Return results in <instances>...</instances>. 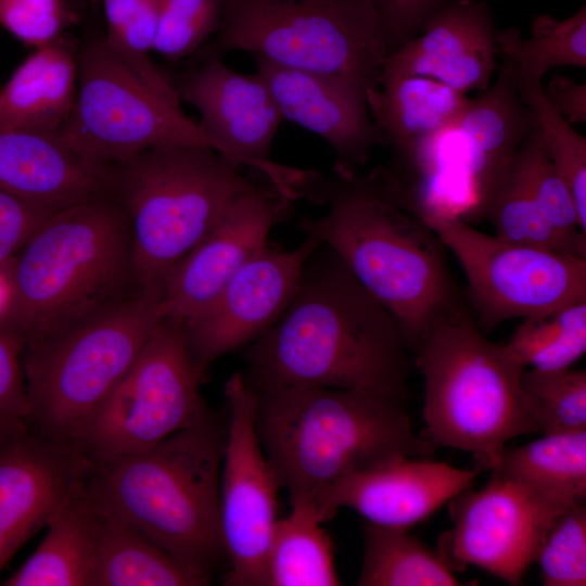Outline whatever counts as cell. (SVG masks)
I'll return each mask as SVG.
<instances>
[{
  "label": "cell",
  "mask_w": 586,
  "mask_h": 586,
  "mask_svg": "<svg viewBox=\"0 0 586 586\" xmlns=\"http://www.w3.org/2000/svg\"><path fill=\"white\" fill-rule=\"evenodd\" d=\"M204 374L183 323L163 318L93 419L79 451L91 461L141 451L200 421L211 410L200 391Z\"/></svg>",
  "instance_id": "obj_11"
},
{
  "label": "cell",
  "mask_w": 586,
  "mask_h": 586,
  "mask_svg": "<svg viewBox=\"0 0 586 586\" xmlns=\"http://www.w3.org/2000/svg\"><path fill=\"white\" fill-rule=\"evenodd\" d=\"M232 50L367 90L379 86L388 55L374 0H225L219 28L199 52Z\"/></svg>",
  "instance_id": "obj_9"
},
{
  "label": "cell",
  "mask_w": 586,
  "mask_h": 586,
  "mask_svg": "<svg viewBox=\"0 0 586 586\" xmlns=\"http://www.w3.org/2000/svg\"><path fill=\"white\" fill-rule=\"evenodd\" d=\"M198 62L170 79L180 101L194 106L211 148L228 163L262 173L290 201L304 198L314 170L270 158L281 112L264 79L225 64L217 52H199Z\"/></svg>",
  "instance_id": "obj_13"
},
{
  "label": "cell",
  "mask_w": 586,
  "mask_h": 586,
  "mask_svg": "<svg viewBox=\"0 0 586 586\" xmlns=\"http://www.w3.org/2000/svg\"><path fill=\"white\" fill-rule=\"evenodd\" d=\"M112 168L111 194L128 220L138 288L158 291L232 204L260 183L202 145L154 148Z\"/></svg>",
  "instance_id": "obj_7"
},
{
  "label": "cell",
  "mask_w": 586,
  "mask_h": 586,
  "mask_svg": "<svg viewBox=\"0 0 586 586\" xmlns=\"http://www.w3.org/2000/svg\"><path fill=\"white\" fill-rule=\"evenodd\" d=\"M419 218L461 266L467 305L484 333L509 319L586 301V259L511 243L447 214Z\"/></svg>",
  "instance_id": "obj_12"
},
{
  "label": "cell",
  "mask_w": 586,
  "mask_h": 586,
  "mask_svg": "<svg viewBox=\"0 0 586 586\" xmlns=\"http://www.w3.org/2000/svg\"><path fill=\"white\" fill-rule=\"evenodd\" d=\"M443 2L444 0H374L388 55L416 37Z\"/></svg>",
  "instance_id": "obj_41"
},
{
  "label": "cell",
  "mask_w": 586,
  "mask_h": 586,
  "mask_svg": "<svg viewBox=\"0 0 586 586\" xmlns=\"http://www.w3.org/2000/svg\"><path fill=\"white\" fill-rule=\"evenodd\" d=\"M77 20L69 0H0V25L36 49L63 37Z\"/></svg>",
  "instance_id": "obj_39"
},
{
  "label": "cell",
  "mask_w": 586,
  "mask_h": 586,
  "mask_svg": "<svg viewBox=\"0 0 586 586\" xmlns=\"http://www.w3.org/2000/svg\"><path fill=\"white\" fill-rule=\"evenodd\" d=\"M496 30L492 10L484 1L444 0L420 33L386 58L380 82L422 76L464 94L483 92L489 87L499 55Z\"/></svg>",
  "instance_id": "obj_21"
},
{
  "label": "cell",
  "mask_w": 586,
  "mask_h": 586,
  "mask_svg": "<svg viewBox=\"0 0 586 586\" xmlns=\"http://www.w3.org/2000/svg\"><path fill=\"white\" fill-rule=\"evenodd\" d=\"M227 431L219 483L227 586H267V555L278 521L276 475L255 429L256 392L243 373L225 385Z\"/></svg>",
  "instance_id": "obj_14"
},
{
  "label": "cell",
  "mask_w": 586,
  "mask_h": 586,
  "mask_svg": "<svg viewBox=\"0 0 586 586\" xmlns=\"http://www.w3.org/2000/svg\"><path fill=\"white\" fill-rule=\"evenodd\" d=\"M244 359L243 375L256 393L321 386L405 405L413 365L397 321L322 243L281 316L247 345Z\"/></svg>",
  "instance_id": "obj_1"
},
{
  "label": "cell",
  "mask_w": 586,
  "mask_h": 586,
  "mask_svg": "<svg viewBox=\"0 0 586 586\" xmlns=\"http://www.w3.org/2000/svg\"><path fill=\"white\" fill-rule=\"evenodd\" d=\"M479 473L428 457H396L340 481L317 511L323 523L349 508L366 522L409 528L471 487Z\"/></svg>",
  "instance_id": "obj_20"
},
{
  "label": "cell",
  "mask_w": 586,
  "mask_h": 586,
  "mask_svg": "<svg viewBox=\"0 0 586 586\" xmlns=\"http://www.w3.org/2000/svg\"><path fill=\"white\" fill-rule=\"evenodd\" d=\"M95 515L97 558L93 586H203L209 584L207 579L187 569L136 527L98 510H95Z\"/></svg>",
  "instance_id": "obj_27"
},
{
  "label": "cell",
  "mask_w": 586,
  "mask_h": 586,
  "mask_svg": "<svg viewBox=\"0 0 586 586\" xmlns=\"http://www.w3.org/2000/svg\"><path fill=\"white\" fill-rule=\"evenodd\" d=\"M469 98L428 77L384 79L367 90L368 110L392 152L381 166L398 180L416 175L438 140L451 130Z\"/></svg>",
  "instance_id": "obj_23"
},
{
  "label": "cell",
  "mask_w": 586,
  "mask_h": 586,
  "mask_svg": "<svg viewBox=\"0 0 586 586\" xmlns=\"http://www.w3.org/2000/svg\"><path fill=\"white\" fill-rule=\"evenodd\" d=\"M256 395V433L290 501L317 509L333 486L358 471L433 451L432 442L413 431L406 405L391 398L321 386Z\"/></svg>",
  "instance_id": "obj_4"
},
{
  "label": "cell",
  "mask_w": 586,
  "mask_h": 586,
  "mask_svg": "<svg viewBox=\"0 0 586 586\" xmlns=\"http://www.w3.org/2000/svg\"><path fill=\"white\" fill-rule=\"evenodd\" d=\"M252 56L256 73L268 86L282 118L327 141L337 156L335 164L358 169L368 162L374 146L384 144L369 114L366 88Z\"/></svg>",
  "instance_id": "obj_22"
},
{
  "label": "cell",
  "mask_w": 586,
  "mask_h": 586,
  "mask_svg": "<svg viewBox=\"0 0 586 586\" xmlns=\"http://www.w3.org/2000/svg\"><path fill=\"white\" fill-rule=\"evenodd\" d=\"M51 213L0 189V266L12 260Z\"/></svg>",
  "instance_id": "obj_42"
},
{
  "label": "cell",
  "mask_w": 586,
  "mask_h": 586,
  "mask_svg": "<svg viewBox=\"0 0 586 586\" xmlns=\"http://www.w3.org/2000/svg\"><path fill=\"white\" fill-rule=\"evenodd\" d=\"M521 390L540 434L586 430V371L539 370L521 373Z\"/></svg>",
  "instance_id": "obj_36"
},
{
  "label": "cell",
  "mask_w": 586,
  "mask_h": 586,
  "mask_svg": "<svg viewBox=\"0 0 586 586\" xmlns=\"http://www.w3.org/2000/svg\"><path fill=\"white\" fill-rule=\"evenodd\" d=\"M163 318L161 291L139 289L85 320L26 342L22 362L29 430L79 450Z\"/></svg>",
  "instance_id": "obj_6"
},
{
  "label": "cell",
  "mask_w": 586,
  "mask_h": 586,
  "mask_svg": "<svg viewBox=\"0 0 586 586\" xmlns=\"http://www.w3.org/2000/svg\"><path fill=\"white\" fill-rule=\"evenodd\" d=\"M10 263L0 266V323H5L12 298Z\"/></svg>",
  "instance_id": "obj_45"
},
{
  "label": "cell",
  "mask_w": 586,
  "mask_h": 586,
  "mask_svg": "<svg viewBox=\"0 0 586 586\" xmlns=\"http://www.w3.org/2000/svg\"><path fill=\"white\" fill-rule=\"evenodd\" d=\"M112 166L92 163L60 135L0 129V189L49 212L111 194Z\"/></svg>",
  "instance_id": "obj_24"
},
{
  "label": "cell",
  "mask_w": 586,
  "mask_h": 586,
  "mask_svg": "<svg viewBox=\"0 0 586 586\" xmlns=\"http://www.w3.org/2000/svg\"><path fill=\"white\" fill-rule=\"evenodd\" d=\"M59 135L81 156L102 166L160 146L211 148L199 123L181 110L179 99L141 79L104 35L78 48L75 101Z\"/></svg>",
  "instance_id": "obj_10"
},
{
  "label": "cell",
  "mask_w": 586,
  "mask_h": 586,
  "mask_svg": "<svg viewBox=\"0 0 586 586\" xmlns=\"http://www.w3.org/2000/svg\"><path fill=\"white\" fill-rule=\"evenodd\" d=\"M485 219L501 240L586 259L550 225L512 164L487 205Z\"/></svg>",
  "instance_id": "obj_35"
},
{
  "label": "cell",
  "mask_w": 586,
  "mask_h": 586,
  "mask_svg": "<svg viewBox=\"0 0 586 586\" xmlns=\"http://www.w3.org/2000/svg\"><path fill=\"white\" fill-rule=\"evenodd\" d=\"M90 461L28 429L0 448V573L84 488Z\"/></svg>",
  "instance_id": "obj_18"
},
{
  "label": "cell",
  "mask_w": 586,
  "mask_h": 586,
  "mask_svg": "<svg viewBox=\"0 0 586 586\" xmlns=\"http://www.w3.org/2000/svg\"><path fill=\"white\" fill-rule=\"evenodd\" d=\"M225 0H160L153 51L169 62L195 55L217 33Z\"/></svg>",
  "instance_id": "obj_37"
},
{
  "label": "cell",
  "mask_w": 586,
  "mask_h": 586,
  "mask_svg": "<svg viewBox=\"0 0 586 586\" xmlns=\"http://www.w3.org/2000/svg\"><path fill=\"white\" fill-rule=\"evenodd\" d=\"M47 533L4 586H93L97 515L84 488L47 525Z\"/></svg>",
  "instance_id": "obj_26"
},
{
  "label": "cell",
  "mask_w": 586,
  "mask_h": 586,
  "mask_svg": "<svg viewBox=\"0 0 586 586\" xmlns=\"http://www.w3.org/2000/svg\"><path fill=\"white\" fill-rule=\"evenodd\" d=\"M77 53L64 35L28 55L0 90V129L59 135L75 101Z\"/></svg>",
  "instance_id": "obj_25"
},
{
  "label": "cell",
  "mask_w": 586,
  "mask_h": 586,
  "mask_svg": "<svg viewBox=\"0 0 586 586\" xmlns=\"http://www.w3.org/2000/svg\"><path fill=\"white\" fill-rule=\"evenodd\" d=\"M28 429V426H17L0 430V448L16 433L22 430Z\"/></svg>",
  "instance_id": "obj_46"
},
{
  "label": "cell",
  "mask_w": 586,
  "mask_h": 586,
  "mask_svg": "<svg viewBox=\"0 0 586 586\" xmlns=\"http://www.w3.org/2000/svg\"><path fill=\"white\" fill-rule=\"evenodd\" d=\"M545 586L586 585V505L563 511L546 534L535 561Z\"/></svg>",
  "instance_id": "obj_38"
},
{
  "label": "cell",
  "mask_w": 586,
  "mask_h": 586,
  "mask_svg": "<svg viewBox=\"0 0 586 586\" xmlns=\"http://www.w3.org/2000/svg\"><path fill=\"white\" fill-rule=\"evenodd\" d=\"M305 198L327 212L302 221L394 317L413 354L434 328L468 307L446 246L421 218L386 198L371 176L334 165L315 173Z\"/></svg>",
  "instance_id": "obj_2"
},
{
  "label": "cell",
  "mask_w": 586,
  "mask_h": 586,
  "mask_svg": "<svg viewBox=\"0 0 586 586\" xmlns=\"http://www.w3.org/2000/svg\"><path fill=\"white\" fill-rule=\"evenodd\" d=\"M106 21V34L118 31L135 12L139 0H102Z\"/></svg>",
  "instance_id": "obj_44"
},
{
  "label": "cell",
  "mask_w": 586,
  "mask_h": 586,
  "mask_svg": "<svg viewBox=\"0 0 586 586\" xmlns=\"http://www.w3.org/2000/svg\"><path fill=\"white\" fill-rule=\"evenodd\" d=\"M5 323L25 341L68 328L139 290L127 217L112 194L49 214L10 263Z\"/></svg>",
  "instance_id": "obj_5"
},
{
  "label": "cell",
  "mask_w": 586,
  "mask_h": 586,
  "mask_svg": "<svg viewBox=\"0 0 586 586\" xmlns=\"http://www.w3.org/2000/svg\"><path fill=\"white\" fill-rule=\"evenodd\" d=\"M498 53L518 73L542 80L553 67H586V7L564 20L540 14L532 35L523 38L515 27L496 30Z\"/></svg>",
  "instance_id": "obj_31"
},
{
  "label": "cell",
  "mask_w": 586,
  "mask_h": 586,
  "mask_svg": "<svg viewBox=\"0 0 586 586\" xmlns=\"http://www.w3.org/2000/svg\"><path fill=\"white\" fill-rule=\"evenodd\" d=\"M543 93L550 106L569 124L586 122V84L556 75L547 86H543Z\"/></svg>",
  "instance_id": "obj_43"
},
{
  "label": "cell",
  "mask_w": 586,
  "mask_h": 586,
  "mask_svg": "<svg viewBox=\"0 0 586 586\" xmlns=\"http://www.w3.org/2000/svg\"><path fill=\"white\" fill-rule=\"evenodd\" d=\"M501 346L523 369L571 368L586 352V301L523 318Z\"/></svg>",
  "instance_id": "obj_32"
},
{
  "label": "cell",
  "mask_w": 586,
  "mask_h": 586,
  "mask_svg": "<svg viewBox=\"0 0 586 586\" xmlns=\"http://www.w3.org/2000/svg\"><path fill=\"white\" fill-rule=\"evenodd\" d=\"M320 242L311 235L292 250L268 245L253 256L200 314L183 323L200 368L250 345L281 316L297 286L305 262Z\"/></svg>",
  "instance_id": "obj_16"
},
{
  "label": "cell",
  "mask_w": 586,
  "mask_h": 586,
  "mask_svg": "<svg viewBox=\"0 0 586 586\" xmlns=\"http://www.w3.org/2000/svg\"><path fill=\"white\" fill-rule=\"evenodd\" d=\"M489 470L570 504L586 499V430L543 434L525 445H507Z\"/></svg>",
  "instance_id": "obj_28"
},
{
  "label": "cell",
  "mask_w": 586,
  "mask_h": 586,
  "mask_svg": "<svg viewBox=\"0 0 586 586\" xmlns=\"http://www.w3.org/2000/svg\"><path fill=\"white\" fill-rule=\"evenodd\" d=\"M449 502L454 524L440 539L441 557L454 572L473 565L512 586L522 584L555 520L576 505L494 471L482 488Z\"/></svg>",
  "instance_id": "obj_15"
},
{
  "label": "cell",
  "mask_w": 586,
  "mask_h": 586,
  "mask_svg": "<svg viewBox=\"0 0 586 586\" xmlns=\"http://www.w3.org/2000/svg\"><path fill=\"white\" fill-rule=\"evenodd\" d=\"M291 510L279 518L267 555V586L341 585L333 544L322 527L316 507L290 501Z\"/></svg>",
  "instance_id": "obj_29"
},
{
  "label": "cell",
  "mask_w": 586,
  "mask_h": 586,
  "mask_svg": "<svg viewBox=\"0 0 586 586\" xmlns=\"http://www.w3.org/2000/svg\"><path fill=\"white\" fill-rule=\"evenodd\" d=\"M437 551L407 527L365 522L359 586L461 585Z\"/></svg>",
  "instance_id": "obj_30"
},
{
  "label": "cell",
  "mask_w": 586,
  "mask_h": 586,
  "mask_svg": "<svg viewBox=\"0 0 586 586\" xmlns=\"http://www.w3.org/2000/svg\"><path fill=\"white\" fill-rule=\"evenodd\" d=\"M25 337L0 323V425H27L29 402L22 356Z\"/></svg>",
  "instance_id": "obj_40"
},
{
  "label": "cell",
  "mask_w": 586,
  "mask_h": 586,
  "mask_svg": "<svg viewBox=\"0 0 586 586\" xmlns=\"http://www.w3.org/2000/svg\"><path fill=\"white\" fill-rule=\"evenodd\" d=\"M504 62L510 68L520 97L535 116L545 145L572 193L581 226L586 231V139L550 106L543 93L542 80L524 76Z\"/></svg>",
  "instance_id": "obj_34"
},
{
  "label": "cell",
  "mask_w": 586,
  "mask_h": 586,
  "mask_svg": "<svg viewBox=\"0 0 586 586\" xmlns=\"http://www.w3.org/2000/svg\"><path fill=\"white\" fill-rule=\"evenodd\" d=\"M289 203L268 182L240 196L166 278L161 289L165 318L186 322L206 308L228 281L268 245L270 230Z\"/></svg>",
  "instance_id": "obj_17"
},
{
  "label": "cell",
  "mask_w": 586,
  "mask_h": 586,
  "mask_svg": "<svg viewBox=\"0 0 586 586\" xmlns=\"http://www.w3.org/2000/svg\"><path fill=\"white\" fill-rule=\"evenodd\" d=\"M536 126L502 61L495 84L468 100L458 117L450 166L467 205V221L485 219L487 205L507 176L514 155Z\"/></svg>",
  "instance_id": "obj_19"
},
{
  "label": "cell",
  "mask_w": 586,
  "mask_h": 586,
  "mask_svg": "<svg viewBox=\"0 0 586 586\" xmlns=\"http://www.w3.org/2000/svg\"><path fill=\"white\" fill-rule=\"evenodd\" d=\"M512 166L550 225L586 257V231L581 226L572 193L549 155L537 123L518 149Z\"/></svg>",
  "instance_id": "obj_33"
},
{
  "label": "cell",
  "mask_w": 586,
  "mask_h": 586,
  "mask_svg": "<svg viewBox=\"0 0 586 586\" xmlns=\"http://www.w3.org/2000/svg\"><path fill=\"white\" fill-rule=\"evenodd\" d=\"M226 431L227 412L211 409L148 449L90 460L85 495L211 582L227 563L219 515Z\"/></svg>",
  "instance_id": "obj_3"
},
{
  "label": "cell",
  "mask_w": 586,
  "mask_h": 586,
  "mask_svg": "<svg viewBox=\"0 0 586 586\" xmlns=\"http://www.w3.org/2000/svg\"><path fill=\"white\" fill-rule=\"evenodd\" d=\"M17 426H26V425H15V426L0 425V430L10 429V428H17Z\"/></svg>",
  "instance_id": "obj_47"
},
{
  "label": "cell",
  "mask_w": 586,
  "mask_h": 586,
  "mask_svg": "<svg viewBox=\"0 0 586 586\" xmlns=\"http://www.w3.org/2000/svg\"><path fill=\"white\" fill-rule=\"evenodd\" d=\"M412 357L434 445L471 453L482 470L510 440L539 433L521 390L524 369L486 337L469 307L441 321Z\"/></svg>",
  "instance_id": "obj_8"
}]
</instances>
